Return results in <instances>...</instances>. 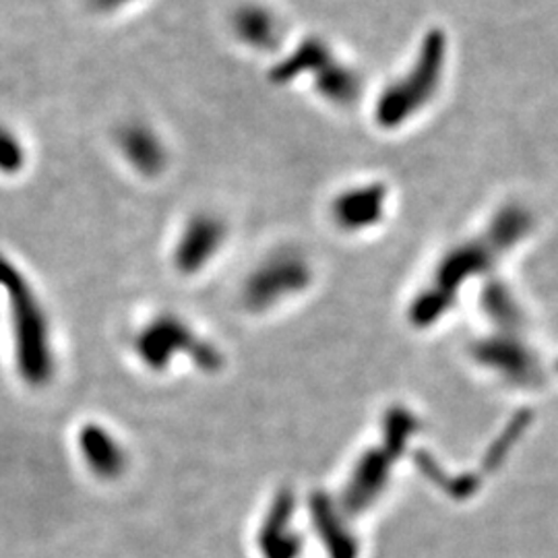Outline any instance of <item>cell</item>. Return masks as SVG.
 I'll list each match as a JSON object with an SVG mask.
<instances>
[{
  "label": "cell",
  "mask_w": 558,
  "mask_h": 558,
  "mask_svg": "<svg viewBox=\"0 0 558 558\" xmlns=\"http://www.w3.org/2000/svg\"><path fill=\"white\" fill-rule=\"evenodd\" d=\"M447 60V40L439 29L426 34L420 54L403 77L393 81L377 101L375 117L383 129H398L412 119L439 89Z\"/></svg>",
  "instance_id": "6da1fadb"
},
{
  "label": "cell",
  "mask_w": 558,
  "mask_h": 558,
  "mask_svg": "<svg viewBox=\"0 0 558 558\" xmlns=\"http://www.w3.org/2000/svg\"><path fill=\"white\" fill-rule=\"evenodd\" d=\"M4 283L13 302V331L17 348V364L23 379L32 385H44L52 377V350L48 320L40 302L11 267L2 269Z\"/></svg>",
  "instance_id": "7a4b0ae2"
},
{
  "label": "cell",
  "mask_w": 558,
  "mask_h": 558,
  "mask_svg": "<svg viewBox=\"0 0 558 558\" xmlns=\"http://www.w3.org/2000/svg\"><path fill=\"white\" fill-rule=\"evenodd\" d=\"M530 226V216L521 209H505L495 223L490 226V232L484 242H470L463 248L449 255L447 260L440 265L439 278H437V290H433L428 296H424L420 304H416V317L424 319L440 308L442 296H449L451 290L458 288V281L470 276L480 260H490V257L502 248L515 242L518 236L525 232Z\"/></svg>",
  "instance_id": "3957f363"
},
{
  "label": "cell",
  "mask_w": 558,
  "mask_h": 558,
  "mask_svg": "<svg viewBox=\"0 0 558 558\" xmlns=\"http://www.w3.org/2000/svg\"><path fill=\"white\" fill-rule=\"evenodd\" d=\"M311 265L296 251L276 253L263 260L246 281L244 302L253 311H265L302 292L311 283Z\"/></svg>",
  "instance_id": "277c9868"
},
{
  "label": "cell",
  "mask_w": 558,
  "mask_h": 558,
  "mask_svg": "<svg viewBox=\"0 0 558 558\" xmlns=\"http://www.w3.org/2000/svg\"><path fill=\"white\" fill-rule=\"evenodd\" d=\"M141 359L156 371H161L168 360L174 359L179 350L193 354L203 366H218V354L205 341H197L195 333L177 317H160L154 320L137 341Z\"/></svg>",
  "instance_id": "5b68a950"
},
{
  "label": "cell",
  "mask_w": 558,
  "mask_h": 558,
  "mask_svg": "<svg viewBox=\"0 0 558 558\" xmlns=\"http://www.w3.org/2000/svg\"><path fill=\"white\" fill-rule=\"evenodd\" d=\"M226 239V226L214 214H199L184 226L179 242L174 263L182 274H197L209 260L218 255Z\"/></svg>",
  "instance_id": "8992f818"
},
{
  "label": "cell",
  "mask_w": 558,
  "mask_h": 558,
  "mask_svg": "<svg viewBox=\"0 0 558 558\" xmlns=\"http://www.w3.org/2000/svg\"><path fill=\"white\" fill-rule=\"evenodd\" d=\"M387 189L383 184H360L348 189L331 205V216L339 228L360 232L373 228L385 216Z\"/></svg>",
  "instance_id": "52a82bcc"
},
{
  "label": "cell",
  "mask_w": 558,
  "mask_h": 558,
  "mask_svg": "<svg viewBox=\"0 0 558 558\" xmlns=\"http://www.w3.org/2000/svg\"><path fill=\"white\" fill-rule=\"evenodd\" d=\"M124 160L143 177H158L168 163V154L160 135L143 122L126 124L119 135Z\"/></svg>",
  "instance_id": "ba28073f"
},
{
  "label": "cell",
  "mask_w": 558,
  "mask_h": 558,
  "mask_svg": "<svg viewBox=\"0 0 558 558\" xmlns=\"http://www.w3.org/2000/svg\"><path fill=\"white\" fill-rule=\"evenodd\" d=\"M294 500L286 493L276 499L269 515L260 527V550L265 558H296L300 538L292 530Z\"/></svg>",
  "instance_id": "9c48e42d"
},
{
  "label": "cell",
  "mask_w": 558,
  "mask_h": 558,
  "mask_svg": "<svg viewBox=\"0 0 558 558\" xmlns=\"http://www.w3.org/2000/svg\"><path fill=\"white\" fill-rule=\"evenodd\" d=\"M80 449L89 470L101 478H117L124 470V451L106 428L85 426L80 435Z\"/></svg>",
  "instance_id": "30bf717a"
},
{
  "label": "cell",
  "mask_w": 558,
  "mask_h": 558,
  "mask_svg": "<svg viewBox=\"0 0 558 558\" xmlns=\"http://www.w3.org/2000/svg\"><path fill=\"white\" fill-rule=\"evenodd\" d=\"M232 25L239 40L244 41L248 48L269 50L278 44L281 25L278 17L265 7L259 4L242 7L236 11Z\"/></svg>",
  "instance_id": "8fae6325"
},
{
  "label": "cell",
  "mask_w": 558,
  "mask_h": 558,
  "mask_svg": "<svg viewBox=\"0 0 558 558\" xmlns=\"http://www.w3.org/2000/svg\"><path fill=\"white\" fill-rule=\"evenodd\" d=\"M333 59L331 48L320 40V38H308L300 41L299 48L288 57L276 64L271 80L276 83H288L294 81L300 75H317L320 69Z\"/></svg>",
  "instance_id": "7c38bea8"
},
{
  "label": "cell",
  "mask_w": 558,
  "mask_h": 558,
  "mask_svg": "<svg viewBox=\"0 0 558 558\" xmlns=\"http://www.w3.org/2000/svg\"><path fill=\"white\" fill-rule=\"evenodd\" d=\"M315 89L331 104L350 106L359 98L362 83L359 73L352 66L339 62L333 57L315 75Z\"/></svg>",
  "instance_id": "4fadbf2b"
},
{
  "label": "cell",
  "mask_w": 558,
  "mask_h": 558,
  "mask_svg": "<svg viewBox=\"0 0 558 558\" xmlns=\"http://www.w3.org/2000/svg\"><path fill=\"white\" fill-rule=\"evenodd\" d=\"M313 521L323 534L331 558H356V542L345 532L338 513L325 495H317L313 499Z\"/></svg>",
  "instance_id": "5bb4252c"
},
{
  "label": "cell",
  "mask_w": 558,
  "mask_h": 558,
  "mask_svg": "<svg viewBox=\"0 0 558 558\" xmlns=\"http://www.w3.org/2000/svg\"><path fill=\"white\" fill-rule=\"evenodd\" d=\"M23 161H25V149L20 137L7 126H0V172L2 174L20 172Z\"/></svg>",
  "instance_id": "9a60e30c"
},
{
  "label": "cell",
  "mask_w": 558,
  "mask_h": 558,
  "mask_svg": "<svg viewBox=\"0 0 558 558\" xmlns=\"http://www.w3.org/2000/svg\"><path fill=\"white\" fill-rule=\"evenodd\" d=\"M129 2H133V0H89L92 9H96L100 13H114L122 7H126Z\"/></svg>",
  "instance_id": "2e32d148"
}]
</instances>
